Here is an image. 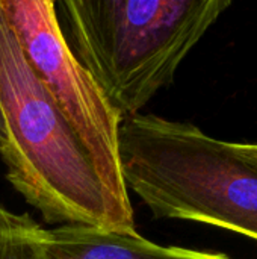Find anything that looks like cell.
Masks as SVG:
<instances>
[{
    "mask_svg": "<svg viewBox=\"0 0 257 259\" xmlns=\"http://www.w3.org/2000/svg\"><path fill=\"white\" fill-rule=\"evenodd\" d=\"M47 244L55 259H232L220 252L159 246L138 232L88 226H58L48 231Z\"/></svg>",
    "mask_w": 257,
    "mask_h": 259,
    "instance_id": "5b68a950",
    "label": "cell"
},
{
    "mask_svg": "<svg viewBox=\"0 0 257 259\" xmlns=\"http://www.w3.org/2000/svg\"><path fill=\"white\" fill-rule=\"evenodd\" d=\"M64 36L112 108L124 117L174 82L229 0H64Z\"/></svg>",
    "mask_w": 257,
    "mask_h": 259,
    "instance_id": "7a4b0ae2",
    "label": "cell"
},
{
    "mask_svg": "<svg viewBox=\"0 0 257 259\" xmlns=\"http://www.w3.org/2000/svg\"><path fill=\"white\" fill-rule=\"evenodd\" d=\"M47 243L48 229L32 215L0 205V259H55Z\"/></svg>",
    "mask_w": 257,
    "mask_h": 259,
    "instance_id": "8992f818",
    "label": "cell"
},
{
    "mask_svg": "<svg viewBox=\"0 0 257 259\" xmlns=\"http://www.w3.org/2000/svg\"><path fill=\"white\" fill-rule=\"evenodd\" d=\"M0 9L32 71L85 149L112 205L124 222L135 226L118 152L123 118L73 55L55 2L0 0Z\"/></svg>",
    "mask_w": 257,
    "mask_h": 259,
    "instance_id": "277c9868",
    "label": "cell"
},
{
    "mask_svg": "<svg viewBox=\"0 0 257 259\" xmlns=\"http://www.w3.org/2000/svg\"><path fill=\"white\" fill-rule=\"evenodd\" d=\"M118 152L127 191L156 219L211 225L257 241V171L226 141L188 121L136 114L121 120Z\"/></svg>",
    "mask_w": 257,
    "mask_h": 259,
    "instance_id": "3957f363",
    "label": "cell"
},
{
    "mask_svg": "<svg viewBox=\"0 0 257 259\" xmlns=\"http://www.w3.org/2000/svg\"><path fill=\"white\" fill-rule=\"evenodd\" d=\"M6 143V129H5V120H3V114H2V109H0V150L3 149Z\"/></svg>",
    "mask_w": 257,
    "mask_h": 259,
    "instance_id": "ba28073f",
    "label": "cell"
},
{
    "mask_svg": "<svg viewBox=\"0 0 257 259\" xmlns=\"http://www.w3.org/2000/svg\"><path fill=\"white\" fill-rule=\"evenodd\" d=\"M0 109L6 179L42 219L61 226L136 232L118 214L85 149L59 112L0 9Z\"/></svg>",
    "mask_w": 257,
    "mask_h": 259,
    "instance_id": "6da1fadb",
    "label": "cell"
},
{
    "mask_svg": "<svg viewBox=\"0 0 257 259\" xmlns=\"http://www.w3.org/2000/svg\"><path fill=\"white\" fill-rule=\"evenodd\" d=\"M226 149L238 158L241 162L257 171V143H229L226 141Z\"/></svg>",
    "mask_w": 257,
    "mask_h": 259,
    "instance_id": "52a82bcc",
    "label": "cell"
}]
</instances>
